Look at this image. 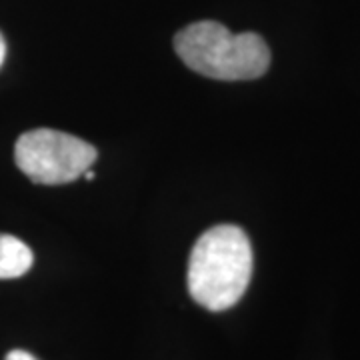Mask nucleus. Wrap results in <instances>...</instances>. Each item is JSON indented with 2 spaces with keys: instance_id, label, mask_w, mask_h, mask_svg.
Instances as JSON below:
<instances>
[{
  "instance_id": "obj_5",
  "label": "nucleus",
  "mask_w": 360,
  "mask_h": 360,
  "mask_svg": "<svg viewBox=\"0 0 360 360\" xmlns=\"http://www.w3.org/2000/svg\"><path fill=\"white\" fill-rule=\"evenodd\" d=\"M4 360H37V359H34L30 352H26V350H11Z\"/></svg>"
},
{
  "instance_id": "obj_7",
  "label": "nucleus",
  "mask_w": 360,
  "mask_h": 360,
  "mask_svg": "<svg viewBox=\"0 0 360 360\" xmlns=\"http://www.w3.org/2000/svg\"><path fill=\"white\" fill-rule=\"evenodd\" d=\"M84 176H86V180H92V179H94V172H92V170L89 168V170L84 172Z\"/></svg>"
},
{
  "instance_id": "obj_4",
  "label": "nucleus",
  "mask_w": 360,
  "mask_h": 360,
  "mask_svg": "<svg viewBox=\"0 0 360 360\" xmlns=\"http://www.w3.org/2000/svg\"><path fill=\"white\" fill-rule=\"evenodd\" d=\"M34 255L28 246L13 234L0 232V281H11L32 269Z\"/></svg>"
},
{
  "instance_id": "obj_2",
  "label": "nucleus",
  "mask_w": 360,
  "mask_h": 360,
  "mask_svg": "<svg viewBox=\"0 0 360 360\" xmlns=\"http://www.w3.org/2000/svg\"><path fill=\"white\" fill-rule=\"evenodd\" d=\"M174 51L191 70L214 80H255L270 66V49L260 34H234L214 20L182 28Z\"/></svg>"
},
{
  "instance_id": "obj_6",
  "label": "nucleus",
  "mask_w": 360,
  "mask_h": 360,
  "mask_svg": "<svg viewBox=\"0 0 360 360\" xmlns=\"http://www.w3.org/2000/svg\"><path fill=\"white\" fill-rule=\"evenodd\" d=\"M4 58H6V42H4L2 32H0V66H2V63H4Z\"/></svg>"
},
{
  "instance_id": "obj_3",
  "label": "nucleus",
  "mask_w": 360,
  "mask_h": 360,
  "mask_svg": "<svg viewBox=\"0 0 360 360\" xmlns=\"http://www.w3.org/2000/svg\"><path fill=\"white\" fill-rule=\"evenodd\" d=\"M96 148L75 134L52 129L25 132L14 146L16 167L37 184H68L80 179L96 160Z\"/></svg>"
},
{
  "instance_id": "obj_1",
  "label": "nucleus",
  "mask_w": 360,
  "mask_h": 360,
  "mask_svg": "<svg viewBox=\"0 0 360 360\" xmlns=\"http://www.w3.org/2000/svg\"><path fill=\"white\" fill-rule=\"evenodd\" d=\"M252 276V246L240 226H212L194 243L188 258V292L200 307L220 312L234 307Z\"/></svg>"
}]
</instances>
